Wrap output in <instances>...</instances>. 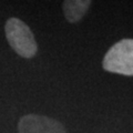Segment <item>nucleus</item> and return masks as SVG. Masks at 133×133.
<instances>
[{"instance_id":"obj_4","label":"nucleus","mask_w":133,"mask_h":133,"mask_svg":"<svg viewBox=\"0 0 133 133\" xmlns=\"http://www.w3.org/2000/svg\"><path fill=\"white\" fill-rule=\"evenodd\" d=\"M90 5L91 1L88 0H66L63 2L65 18L70 22H78L85 15Z\"/></svg>"},{"instance_id":"obj_2","label":"nucleus","mask_w":133,"mask_h":133,"mask_svg":"<svg viewBox=\"0 0 133 133\" xmlns=\"http://www.w3.org/2000/svg\"><path fill=\"white\" fill-rule=\"evenodd\" d=\"M102 64L109 72L133 76V39H122L112 45Z\"/></svg>"},{"instance_id":"obj_1","label":"nucleus","mask_w":133,"mask_h":133,"mask_svg":"<svg viewBox=\"0 0 133 133\" xmlns=\"http://www.w3.org/2000/svg\"><path fill=\"white\" fill-rule=\"evenodd\" d=\"M6 37L12 49L23 58H32L37 53V42L33 33L20 19L11 18L6 23Z\"/></svg>"},{"instance_id":"obj_3","label":"nucleus","mask_w":133,"mask_h":133,"mask_svg":"<svg viewBox=\"0 0 133 133\" xmlns=\"http://www.w3.org/2000/svg\"><path fill=\"white\" fill-rule=\"evenodd\" d=\"M19 133H65V129L55 119L38 114H27L18 123Z\"/></svg>"}]
</instances>
